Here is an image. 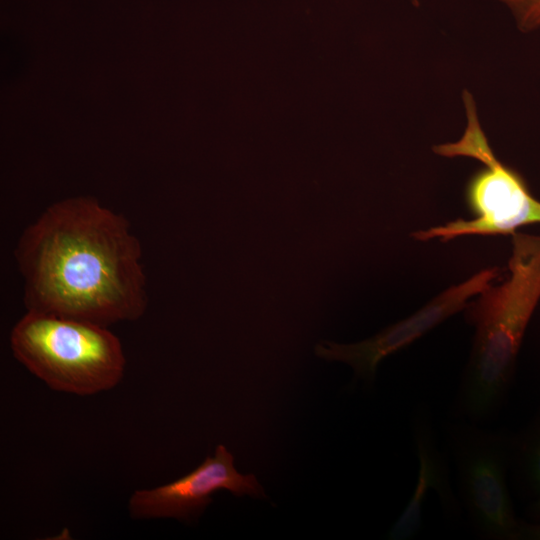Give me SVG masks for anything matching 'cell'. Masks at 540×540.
Masks as SVG:
<instances>
[{
    "mask_svg": "<svg viewBox=\"0 0 540 540\" xmlns=\"http://www.w3.org/2000/svg\"><path fill=\"white\" fill-rule=\"evenodd\" d=\"M14 257L26 310L108 327L147 309L141 243L123 215L94 197L50 205L23 230Z\"/></svg>",
    "mask_w": 540,
    "mask_h": 540,
    "instance_id": "6da1fadb",
    "label": "cell"
},
{
    "mask_svg": "<svg viewBox=\"0 0 540 540\" xmlns=\"http://www.w3.org/2000/svg\"><path fill=\"white\" fill-rule=\"evenodd\" d=\"M508 276L468 303L474 326L470 356L454 399V418L484 424L503 406L517 356L540 301V236L511 235Z\"/></svg>",
    "mask_w": 540,
    "mask_h": 540,
    "instance_id": "7a4b0ae2",
    "label": "cell"
},
{
    "mask_svg": "<svg viewBox=\"0 0 540 540\" xmlns=\"http://www.w3.org/2000/svg\"><path fill=\"white\" fill-rule=\"evenodd\" d=\"M10 347L49 388L80 396L114 388L126 367L121 342L107 326L51 313L26 310Z\"/></svg>",
    "mask_w": 540,
    "mask_h": 540,
    "instance_id": "3957f363",
    "label": "cell"
},
{
    "mask_svg": "<svg viewBox=\"0 0 540 540\" xmlns=\"http://www.w3.org/2000/svg\"><path fill=\"white\" fill-rule=\"evenodd\" d=\"M463 100L467 126L462 137L456 142L437 145L433 151L448 158H473L484 165L466 186V201L474 217L416 231L413 233L416 240L446 242L468 235H512L523 226L540 224V201L531 194L522 176L492 151L468 91H464Z\"/></svg>",
    "mask_w": 540,
    "mask_h": 540,
    "instance_id": "277c9868",
    "label": "cell"
},
{
    "mask_svg": "<svg viewBox=\"0 0 540 540\" xmlns=\"http://www.w3.org/2000/svg\"><path fill=\"white\" fill-rule=\"evenodd\" d=\"M457 478L458 498L474 532L483 539L522 536L507 484L512 436L455 419L444 424Z\"/></svg>",
    "mask_w": 540,
    "mask_h": 540,
    "instance_id": "5b68a950",
    "label": "cell"
},
{
    "mask_svg": "<svg viewBox=\"0 0 540 540\" xmlns=\"http://www.w3.org/2000/svg\"><path fill=\"white\" fill-rule=\"evenodd\" d=\"M499 275L497 268L477 272L460 284L438 294L422 308L374 336L351 344L323 340L314 347L315 355L327 361L350 365L356 377L375 379L379 364L388 356L409 346L452 315L464 310L469 300L485 290Z\"/></svg>",
    "mask_w": 540,
    "mask_h": 540,
    "instance_id": "8992f818",
    "label": "cell"
},
{
    "mask_svg": "<svg viewBox=\"0 0 540 540\" xmlns=\"http://www.w3.org/2000/svg\"><path fill=\"white\" fill-rule=\"evenodd\" d=\"M228 490L234 496L265 497L262 486L253 474H240L234 467L232 453L222 444L214 456L193 471L170 483L150 489H138L128 502L134 519L175 518L196 520L213 501L212 495Z\"/></svg>",
    "mask_w": 540,
    "mask_h": 540,
    "instance_id": "52a82bcc",
    "label": "cell"
},
{
    "mask_svg": "<svg viewBox=\"0 0 540 540\" xmlns=\"http://www.w3.org/2000/svg\"><path fill=\"white\" fill-rule=\"evenodd\" d=\"M413 442L418 459V474L413 493L388 533L389 539L406 540L417 535L423 524V507L433 491L447 518L456 520L461 504L451 485L447 455L439 448L429 409H415L412 424Z\"/></svg>",
    "mask_w": 540,
    "mask_h": 540,
    "instance_id": "ba28073f",
    "label": "cell"
},
{
    "mask_svg": "<svg viewBox=\"0 0 540 540\" xmlns=\"http://www.w3.org/2000/svg\"><path fill=\"white\" fill-rule=\"evenodd\" d=\"M511 466L523 488L540 496V413L528 428L512 436Z\"/></svg>",
    "mask_w": 540,
    "mask_h": 540,
    "instance_id": "9c48e42d",
    "label": "cell"
},
{
    "mask_svg": "<svg viewBox=\"0 0 540 540\" xmlns=\"http://www.w3.org/2000/svg\"><path fill=\"white\" fill-rule=\"evenodd\" d=\"M512 14L517 28L524 33L540 29V0H497Z\"/></svg>",
    "mask_w": 540,
    "mask_h": 540,
    "instance_id": "30bf717a",
    "label": "cell"
},
{
    "mask_svg": "<svg viewBox=\"0 0 540 540\" xmlns=\"http://www.w3.org/2000/svg\"><path fill=\"white\" fill-rule=\"evenodd\" d=\"M527 534L540 539V525L531 526V527L523 525V535L522 536L527 535Z\"/></svg>",
    "mask_w": 540,
    "mask_h": 540,
    "instance_id": "8fae6325",
    "label": "cell"
},
{
    "mask_svg": "<svg viewBox=\"0 0 540 540\" xmlns=\"http://www.w3.org/2000/svg\"><path fill=\"white\" fill-rule=\"evenodd\" d=\"M531 513L534 517L540 520V496L537 497L535 503L532 505Z\"/></svg>",
    "mask_w": 540,
    "mask_h": 540,
    "instance_id": "7c38bea8",
    "label": "cell"
}]
</instances>
